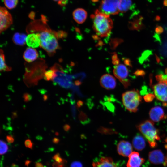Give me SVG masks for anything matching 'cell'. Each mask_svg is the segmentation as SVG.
Wrapping results in <instances>:
<instances>
[{
  "instance_id": "obj_19",
  "label": "cell",
  "mask_w": 167,
  "mask_h": 167,
  "mask_svg": "<svg viewBox=\"0 0 167 167\" xmlns=\"http://www.w3.org/2000/svg\"><path fill=\"white\" fill-rule=\"evenodd\" d=\"M143 19V18L141 16L135 18L132 21L129 22V28L131 30H136L138 31L142 29L144 27L142 23Z\"/></svg>"
},
{
  "instance_id": "obj_4",
  "label": "cell",
  "mask_w": 167,
  "mask_h": 167,
  "mask_svg": "<svg viewBox=\"0 0 167 167\" xmlns=\"http://www.w3.org/2000/svg\"><path fill=\"white\" fill-rule=\"evenodd\" d=\"M122 103L127 110L130 112H136L142 100L139 91L133 89L123 93L122 96Z\"/></svg>"
},
{
  "instance_id": "obj_48",
  "label": "cell",
  "mask_w": 167,
  "mask_h": 167,
  "mask_svg": "<svg viewBox=\"0 0 167 167\" xmlns=\"http://www.w3.org/2000/svg\"><path fill=\"white\" fill-rule=\"evenodd\" d=\"M160 19V18L159 16H157L156 17V20L157 21H159Z\"/></svg>"
},
{
  "instance_id": "obj_45",
  "label": "cell",
  "mask_w": 167,
  "mask_h": 167,
  "mask_svg": "<svg viewBox=\"0 0 167 167\" xmlns=\"http://www.w3.org/2000/svg\"><path fill=\"white\" fill-rule=\"evenodd\" d=\"M48 98V96L46 95H43V99L44 101H46L47 100Z\"/></svg>"
},
{
  "instance_id": "obj_30",
  "label": "cell",
  "mask_w": 167,
  "mask_h": 167,
  "mask_svg": "<svg viewBox=\"0 0 167 167\" xmlns=\"http://www.w3.org/2000/svg\"><path fill=\"white\" fill-rule=\"evenodd\" d=\"M154 97V95L152 94H149L145 96L144 99L145 101L147 102L152 101Z\"/></svg>"
},
{
  "instance_id": "obj_15",
  "label": "cell",
  "mask_w": 167,
  "mask_h": 167,
  "mask_svg": "<svg viewBox=\"0 0 167 167\" xmlns=\"http://www.w3.org/2000/svg\"><path fill=\"white\" fill-rule=\"evenodd\" d=\"M93 167H116L113 160L109 157H102L98 161L93 162Z\"/></svg>"
},
{
  "instance_id": "obj_22",
  "label": "cell",
  "mask_w": 167,
  "mask_h": 167,
  "mask_svg": "<svg viewBox=\"0 0 167 167\" xmlns=\"http://www.w3.org/2000/svg\"><path fill=\"white\" fill-rule=\"evenodd\" d=\"M132 5L131 0H120L119 6V12H126L131 8Z\"/></svg>"
},
{
  "instance_id": "obj_7",
  "label": "cell",
  "mask_w": 167,
  "mask_h": 167,
  "mask_svg": "<svg viewBox=\"0 0 167 167\" xmlns=\"http://www.w3.org/2000/svg\"><path fill=\"white\" fill-rule=\"evenodd\" d=\"M152 88L156 98L162 102L163 105H167V80L159 82Z\"/></svg>"
},
{
  "instance_id": "obj_35",
  "label": "cell",
  "mask_w": 167,
  "mask_h": 167,
  "mask_svg": "<svg viewBox=\"0 0 167 167\" xmlns=\"http://www.w3.org/2000/svg\"><path fill=\"white\" fill-rule=\"evenodd\" d=\"M163 28L161 26H156L155 29V32L156 33L158 34H161L163 32Z\"/></svg>"
},
{
  "instance_id": "obj_17",
  "label": "cell",
  "mask_w": 167,
  "mask_h": 167,
  "mask_svg": "<svg viewBox=\"0 0 167 167\" xmlns=\"http://www.w3.org/2000/svg\"><path fill=\"white\" fill-rule=\"evenodd\" d=\"M40 41L37 33H32L28 34L26 39V43L29 47L36 48L40 46Z\"/></svg>"
},
{
  "instance_id": "obj_24",
  "label": "cell",
  "mask_w": 167,
  "mask_h": 167,
  "mask_svg": "<svg viewBox=\"0 0 167 167\" xmlns=\"http://www.w3.org/2000/svg\"><path fill=\"white\" fill-rule=\"evenodd\" d=\"M56 74L52 68H51L50 70L45 71L44 78L45 80H53Z\"/></svg>"
},
{
  "instance_id": "obj_42",
  "label": "cell",
  "mask_w": 167,
  "mask_h": 167,
  "mask_svg": "<svg viewBox=\"0 0 167 167\" xmlns=\"http://www.w3.org/2000/svg\"><path fill=\"white\" fill-rule=\"evenodd\" d=\"M35 167H46L44 166L41 163L37 162L35 165Z\"/></svg>"
},
{
  "instance_id": "obj_3",
  "label": "cell",
  "mask_w": 167,
  "mask_h": 167,
  "mask_svg": "<svg viewBox=\"0 0 167 167\" xmlns=\"http://www.w3.org/2000/svg\"><path fill=\"white\" fill-rule=\"evenodd\" d=\"M137 128L145 137L150 147H156V141L160 139L158 131L155 127L153 122L146 120L139 124Z\"/></svg>"
},
{
  "instance_id": "obj_31",
  "label": "cell",
  "mask_w": 167,
  "mask_h": 167,
  "mask_svg": "<svg viewBox=\"0 0 167 167\" xmlns=\"http://www.w3.org/2000/svg\"><path fill=\"white\" fill-rule=\"evenodd\" d=\"M23 97L24 101L25 102H28L32 99V96L28 93H24L23 95Z\"/></svg>"
},
{
  "instance_id": "obj_12",
  "label": "cell",
  "mask_w": 167,
  "mask_h": 167,
  "mask_svg": "<svg viewBox=\"0 0 167 167\" xmlns=\"http://www.w3.org/2000/svg\"><path fill=\"white\" fill-rule=\"evenodd\" d=\"M117 150L119 155L124 157H127L132 152V147L129 142L121 140L117 145Z\"/></svg>"
},
{
  "instance_id": "obj_37",
  "label": "cell",
  "mask_w": 167,
  "mask_h": 167,
  "mask_svg": "<svg viewBox=\"0 0 167 167\" xmlns=\"http://www.w3.org/2000/svg\"><path fill=\"white\" fill-rule=\"evenodd\" d=\"M71 167H82V165L80 162L75 161L71 163Z\"/></svg>"
},
{
  "instance_id": "obj_11",
  "label": "cell",
  "mask_w": 167,
  "mask_h": 167,
  "mask_svg": "<svg viewBox=\"0 0 167 167\" xmlns=\"http://www.w3.org/2000/svg\"><path fill=\"white\" fill-rule=\"evenodd\" d=\"M150 118L153 122H157L166 118L163 109L159 106L152 108L149 112Z\"/></svg>"
},
{
  "instance_id": "obj_34",
  "label": "cell",
  "mask_w": 167,
  "mask_h": 167,
  "mask_svg": "<svg viewBox=\"0 0 167 167\" xmlns=\"http://www.w3.org/2000/svg\"><path fill=\"white\" fill-rule=\"evenodd\" d=\"M113 63L115 65L118 64L119 63V60L117 55L114 54L112 57Z\"/></svg>"
},
{
  "instance_id": "obj_36",
  "label": "cell",
  "mask_w": 167,
  "mask_h": 167,
  "mask_svg": "<svg viewBox=\"0 0 167 167\" xmlns=\"http://www.w3.org/2000/svg\"><path fill=\"white\" fill-rule=\"evenodd\" d=\"M124 62L125 64L129 67H132L131 61L129 58H126L123 59Z\"/></svg>"
},
{
  "instance_id": "obj_44",
  "label": "cell",
  "mask_w": 167,
  "mask_h": 167,
  "mask_svg": "<svg viewBox=\"0 0 167 167\" xmlns=\"http://www.w3.org/2000/svg\"><path fill=\"white\" fill-rule=\"evenodd\" d=\"M64 129L66 131L68 130L69 128V126L68 125H65L64 126Z\"/></svg>"
},
{
  "instance_id": "obj_16",
  "label": "cell",
  "mask_w": 167,
  "mask_h": 167,
  "mask_svg": "<svg viewBox=\"0 0 167 167\" xmlns=\"http://www.w3.org/2000/svg\"><path fill=\"white\" fill-rule=\"evenodd\" d=\"M74 20L78 24L83 23L86 20L87 13L84 9L79 8L75 10L72 14Z\"/></svg>"
},
{
  "instance_id": "obj_5",
  "label": "cell",
  "mask_w": 167,
  "mask_h": 167,
  "mask_svg": "<svg viewBox=\"0 0 167 167\" xmlns=\"http://www.w3.org/2000/svg\"><path fill=\"white\" fill-rule=\"evenodd\" d=\"M120 0H102L99 11L106 14L115 15L119 12V6Z\"/></svg>"
},
{
  "instance_id": "obj_10",
  "label": "cell",
  "mask_w": 167,
  "mask_h": 167,
  "mask_svg": "<svg viewBox=\"0 0 167 167\" xmlns=\"http://www.w3.org/2000/svg\"><path fill=\"white\" fill-rule=\"evenodd\" d=\"M100 83L102 87L108 90L114 89L116 85L115 79L109 74H105L102 76Z\"/></svg>"
},
{
  "instance_id": "obj_43",
  "label": "cell",
  "mask_w": 167,
  "mask_h": 167,
  "mask_svg": "<svg viewBox=\"0 0 167 167\" xmlns=\"http://www.w3.org/2000/svg\"><path fill=\"white\" fill-rule=\"evenodd\" d=\"M155 58L156 60V61L158 63H160L161 60L160 58L156 54H155Z\"/></svg>"
},
{
  "instance_id": "obj_38",
  "label": "cell",
  "mask_w": 167,
  "mask_h": 167,
  "mask_svg": "<svg viewBox=\"0 0 167 167\" xmlns=\"http://www.w3.org/2000/svg\"><path fill=\"white\" fill-rule=\"evenodd\" d=\"M57 2L61 6L65 5L67 3V0H53Z\"/></svg>"
},
{
  "instance_id": "obj_41",
  "label": "cell",
  "mask_w": 167,
  "mask_h": 167,
  "mask_svg": "<svg viewBox=\"0 0 167 167\" xmlns=\"http://www.w3.org/2000/svg\"><path fill=\"white\" fill-rule=\"evenodd\" d=\"M165 148L167 151V145H165ZM164 165L165 166H166L167 167V155H166V157L165 158V162L164 163Z\"/></svg>"
},
{
  "instance_id": "obj_50",
  "label": "cell",
  "mask_w": 167,
  "mask_h": 167,
  "mask_svg": "<svg viewBox=\"0 0 167 167\" xmlns=\"http://www.w3.org/2000/svg\"><path fill=\"white\" fill-rule=\"evenodd\" d=\"M11 167H17V166L15 164H13Z\"/></svg>"
},
{
  "instance_id": "obj_14",
  "label": "cell",
  "mask_w": 167,
  "mask_h": 167,
  "mask_svg": "<svg viewBox=\"0 0 167 167\" xmlns=\"http://www.w3.org/2000/svg\"><path fill=\"white\" fill-rule=\"evenodd\" d=\"M165 158L163 153L160 150L152 151L149 153L148 155L149 161L151 163L154 164L164 163Z\"/></svg>"
},
{
  "instance_id": "obj_28",
  "label": "cell",
  "mask_w": 167,
  "mask_h": 167,
  "mask_svg": "<svg viewBox=\"0 0 167 167\" xmlns=\"http://www.w3.org/2000/svg\"><path fill=\"white\" fill-rule=\"evenodd\" d=\"M156 78L158 82L164 80H167V75L164 74H160L156 75Z\"/></svg>"
},
{
  "instance_id": "obj_18",
  "label": "cell",
  "mask_w": 167,
  "mask_h": 167,
  "mask_svg": "<svg viewBox=\"0 0 167 167\" xmlns=\"http://www.w3.org/2000/svg\"><path fill=\"white\" fill-rule=\"evenodd\" d=\"M38 54L37 50L33 48H27L24 52L23 57L28 62H31L36 59Z\"/></svg>"
},
{
  "instance_id": "obj_32",
  "label": "cell",
  "mask_w": 167,
  "mask_h": 167,
  "mask_svg": "<svg viewBox=\"0 0 167 167\" xmlns=\"http://www.w3.org/2000/svg\"><path fill=\"white\" fill-rule=\"evenodd\" d=\"M67 161L59 163L56 161L54 162L52 164L53 167H64L66 164Z\"/></svg>"
},
{
  "instance_id": "obj_47",
  "label": "cell",
  "mask_w": 167,
  "mask_h": 167,
  "mask_svg": "<svg viewBox=\"0 0 167 167\" xmlns=\"http://www.w3.org/2000/svg\"><path fill=\"white\" fill-rule=\"evenodd\" d=\"M29 163H30V161H29L27 160L26 161L25 164L26 165H27V166L28 165V164H29Z\"/></svg>"
},
{
  "instance_id": "obj_23",
  "label": "cell",
  "mask_w": 167,
  "mask_h": 167,
  "mask_svg": "<svg viewBox=\"0 0 167 167\" xmlns=\"http://www.w3.org/2000/svg\"><path fill=\"white\" fill-rule=\"evenodd\" d=\"M0 67L1 71H9L11 70V68L8 66L6 63L5 56L3 51L0 50Z\"/></svg>"
},
{
  "instance_id": "obj_39",
  "label": "cell",
  "mask_w": 167,
  "mask_h": 167,
  "mask_svg": "<svg viewBox=\"0 0 167 167\" xmlns=\"http://www.w3.org/2000/svg\"><path fill=\"white\" fill-rule=\"evenodd\" d=\"M6 139L7 142L9 143H12L14 141L13 138L11 135H7L6 137Z\"/></svg>"
},
{
  "instance_id": "obj_49",
  "label": "cell",
  "mask_w": 167,
  "mask_h": 167,
  "mask_svg": "<svg viewBox=\"0 0 167 167\" xmlns=\"http://www.w3.org/2000/svg\"><path fill=\"white\" fill-rule=\"evenodd\" d=\"M165 73L166 75H167V68L165 69Z\"/></svg>"
},
{
  "instance_id": "obj_33",
  "label": "cell",
  "mask_w": 167,
  "mask_h": 167,
  "mask_svg": "<svg viewBox=\"0 0 167 167\" xmlns=\"http://www.w3.org/2000/svg\"><path fill=\"white\" fill-rule=\"evenodd\" d=\"M25 145L26 147L32 149L33 143L29 139L26 140L25 141Z\"/></svg>"
},
{
  "instance_id": "obj_46",
  "label": "cell",
  "mask_w": 167,
  "mask_h": 167,
  "mask_svg": "<svg viewBox=\"0 0 167 167\" xmlns=\"http://www.w3.org/2000/svg\"><path fill=\"white\" fill-rule=\"evenodd\" d=\"M164 4L165 6H167V0H165L164 1Z\"/></svg>"
},
{
  "instance_id": "obj_40",
  "label": "cell",
  "mask_w": 167,
  "mask_h": 167,
  "mask_svg": "<svg viewBox=\"0 0 167 167\" xmlns=\"http://www.w3.org/2000/svg\"><path fill=\"white\" fill-rule=\"evenodd\" d=\"M59 139L57 138H54L52 140L53 143L55 144L58 143L59 142Z\"/></svg>"
},
{
  "instance_id": "obj_21",
  "label": "cell",
  "mask_w": 167,
  "mask_h": 167,
  "mask_svg": "<svg viewBox=\"0 0 167 167\" xmlns=\"http://www.w3.org/2000/svg\"><path fill=\"white\" fill-rule=\"evenodd\" d=\"M27 37L24 34L16 32L13 35L12 40L16 45L23 46L26 43Z\"/></svg>"
},
{
  "instance_id": "obj_2",
  "label": "cell",
  "mask_w": 167,
  "mask_h": 167,
  "mask_svg": "<svg viewBox=\"0 0 167 167\" xmlns=\"http://www.w3.org/2000/svg\"><path fill=\"white\" fill-rule=\"evenodd\" d=\"M37 34L40 39V46L49 54H54L59 48L57 40L58 32L46 29Z\"/></svg>"
},
{
  "instance_id": "obj_27",
  "label": "cell",
  "mask_w": 167,
  "mask_h": 167,
  "mask_svg": "<svg viewBox=\"0 0 167 167\" xmlns=\"http://www.w3.org/2000/svg\"><path fill=\"white\" fill-rule=\"evenodd\" d=\"M53 159L55 161L59 163L66 161L65 160L63 159L61 157L59 154L58 153L55 154L53 156Z\"/></svg>"
},
{
  "instance_id": "obj_26",
  "label": "cell",
  "mask_w": 167,
  "mask_h": 167,
  "mask_svg": "<svg viewBox=\"0 0 167 167\" xmlns=\"http://www.w3.org/2000/svg\"><path fill=\"white\" fill-rule=\"evenodd\" d=\"M8 146L7 144L3 141L0 140V155L6 153L8 151Z\"/></svg>"
},
{
  "instance_id": "obj_20",
  "label": "cell",
  "mask_w": 167,
  "mask_h": 167,
  "mask_svg": "<svg viewBox=\"0 0 167 167\" xmlns=\"http://www.w3.org/2000/svg\"><path fill=\"white\" fill-rule=\"evenodd\" d=\"M133 145L136 150L141 151L145 147L146 143L144 138L139 135H135L133 139Z\"/></svg>"
},
{
  "instance_id": "obj_25",
  "label": "cell",
  "mask_w": 167,
  "mask_h": 167,
  "mask_svg": "<svg viewBox=\"0 0 167 167\" xmlns=\"http://www.w3.org/2000/svg\"><path fill=\"white\" fill-rule=\"evenodd\" d=\"M18 0H4V2L6 7L9 9L15 8L18 3Z\"/></svg>"
},
{
  "instance_id": "obj_8",
  "label": "cell",
  "mask_w": 167,
  "mask_h": 167,
  "mask_svg": "<svg viewBox=\"0 0 167 167\" xmlns=\"http://www.w3.org/2000/svg\"><path fill=\"white\" fill-rule=\"evenodd\" d=\"M30 72L27 71L24 78V82L28 87L36 85L39 80L44 77L45 71L43 69H36Z\"/></svg>"
},
{
  "instance_id": "obj_6",
  "label": "cell",
  "mask_w": 167,
  "mask_h": 167,
  "mask_svg": "<svg viewBox=\"0 0 167 167\" xmlns=\"http://www.w3.org/2000/svg\"><path fill=\"white\" fill-rule=\"evenodd\" d=\"M113 73L114 76L119 80L125 88H127L130 85V80L127 78L129 71L127 67L122 64L115 65Z\"/></svg>"
},
{
  "instance_id": "obj_1",
  "label": "cell",
  "mask_w": 167,
  "mask_h": 167,
  "mask_svg": "<svg viewBox=\"0 0 167 167\" xmlns=\"http://www.w3.org/2000/svg\"><path fill=\"white\" fill-rule=\"evenodd\" d=\"M91 17L93 20V28L96 33L101 37L110 34L113 28V22L110 15L96 10Z\"/></svg>"
},
{
  "instance_id": "obj_29",
  "label": "cell",
  "mask_w": 167,
  "mask_h": 167,
  "mask_svg": "<svg viewBox=\"0 0 167 167\" xmlns=\"http://www.w3.org/2000/svg\"><path fill=\"white\" fill-rule=\"evenodd\" d=\"M145 71L142 69H137L134 73L136 76H141L143 77L145 75Z\"/></svg>"
},
{
  "instance_id": "obj_13",
  "label": "cell",
  "mask_w": 167,
  "mask_h": 167,
  "mask_svg": "<svg viewBox=\"0 0 167 167\" xmlns=\"http://www.w3.org/2000/svg\"><path fill=\"white\" fill-rule=\"evenodd\" d=\"M127 167H140L144 162V159L141 158L139 153L137 152H132L128 156Z\"/></svg>"
},
{
  "instance_id": "obj_9",
  "label": "cell",
  "mask_w": 167,
  "mask_h": 167,
  "mask_svg": "<svg viewBox=\"0 0 167 167\" xmlns=\"http://www.w3.org/2000/svg\"><path fill=\"white\" fill-rule=\"evenodd\" d=\"M0 15V32L6 30L12 24V18L11 14L5 7H1Z\"/></svg>"
}]
</instances>
